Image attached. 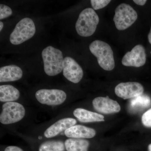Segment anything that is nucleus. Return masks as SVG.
<instances>
[{
  "label": "nucleus",
  "mask_w": 151,
  "mask_h": 151,
  "mask_svg": "<svg viewBox=\"0 0 151 151\" xmlns=\"http://www.w3.org/2000/svg\"><path fill=\"white\" fill-rule=\"evenodd\" d=\"M89 50L97 58L99 65L104 70L110 71L115 66L113 52L111 47L105 42L96 40L89 46Z\"/></svg>",
  "instance_id": "1"
},
{
  "label": "nucleus",
  "mask_w": 151,
  "mask_h": 151,
  "mask_svg": "<svg viewBox=\"0 0 151 151\" xmlns=\"http://www.w3.org/2000/svg\"><path fill=\"white\" fill-rule=\"evenodd\" d=\"M45 73L50 76H54L63 70L64 58L62 52L59 49L49 46L42 52Z\"/></svg>",
  "instance_id": "2"
},
{
  "label": "nucleus",
  "mask_w": 151,
  "mask_h": 151,
  "mask_svg": "<svg viewBox=\"0 0 151 151\" xmlns=\"http://www.w3.org/2000/svg\"><path fill=\"white\" fill-rule=\"evenodd\" d=\"M99 22V17L94 10L90 8L85 9L79 14L76 23V29L81 36H91L96 31Z\"/></svg>",
  "instance_id": "3"
},
{
  "label": "nucleus",
  "mask_w": 151,
  "mask_h": 151,
  "mask_svg": "<svg viewBox=\"0 0 151 151\" xmlns=\"http://www.w3.org/2000/svg\"><path fill=\"white\" fill-rule=\"evenodd\" d=\"M137 17V12L131 6L123 3L116 8L113 20L116 28L122 31L131 27Z\"/></svg>",
  "instance_id": "4"
},
{
  "label": "nucleus",
  "mask_w": 151,
  "mask_h": 151,
  "mask_svg": "<svg viewBox=\"0 0 151 151\" xmlns=\"http://www.w3.org/2000/svg\"><path fill=\"white\" fill-rule=\"evenodd\" d=\"M35 25L32 19L25 18L17 24L10 36V41L12 44L18 45L28 40L34 35Z\"/></svg>",
  "instance_id": "5"
},
{
  "label": "nucleus",
  "mask_w": 151,
  "mask_h": 151,
  "mask_svg": "<svg viewBox=\"0 0 151 151\" xmlns=\"http://www.w3.org/2000/svg\"><path fill=\"white\" fill-rule=\"evenodd\" d=\"M25 110L21 104L16 102H7L3 104L0 115V122L3 124H14L24 117Z\"/></svg>",
  "instance_id": "6"
},
{
  "label": "nucleus",
  "mask_w": 151,
  "mask_h": 151,
  "mask_svg": "<svg viewBox=\"0 0 151 151\" xmlns=\"http://www.w3.org/2000/svg\"><path fill=\"white\" fill-rule=\"evenodd\" d=\"M35 97L38 102L48 105H57L62 104L66 100V94L60 89H42L36 92Z\"/></svg>",
  "instance_id": "7"
},
{
  "label": "nucleus",
  "mask_w": 151,
  "mask_h": 151,
  "mask_svg": "<svg viewBox=\"0 0 151 151\" xmlns=\"http://www.w3.org/2000/svg\"><path fill=\"white\" fill-rule=\"evenodd\" d=\"M146 53L143 45H136L131 51L127 52L122 60V63L126 66L140 67L145 64Z\"/></svg>",
  "instance_id": "8"
},
{
  "label": "nucleus",
  "mask_w": 151,
  "mask_h": 151,
  "mask_svg": "<svg viewBox=\"0 0 151 151\" xmlns=\"http://www.w3.org/2000/svg\"><path fill=\"white\" fill-rule=\"evenodd\" d=\"M144 87L137 82L121 83L115 87V92L117 96L124 100L132 99L143 94Z\"/></svg>",
  "instance_id": "9"
},
{
  "label": "nucleus",
  "mask_w": 151,
  "mask_h": 151,
  "mask_svg": "<svg viewBox=\"0 0 151 151\" xmlns=\"http://www.w3.org/2000/svg\"><path fill=\"white\" fill-rule=\"evenodd\" d=\"M63 71L64 77L73 83H78L83 76L82 68L70 57H66L64 58Z\"/></svg>",
  "instance_id": "10"
},
{
  "label": "nucleus",
  "mask_w": 151,
  "mask_h": 151,
  "mask_svg": "<svg viewBox=\"0 0 151 151\" xmlns=\"http://www.w3.org/2000/svg\"><path fill=\"white\" fill-rule=\"evenodd\" d=\"M92 104L95 111L102 114H113L121 111L118 102L108 97H96L92 101Z\"/></svg>",
  "instance_id": "11"
},
{
  "label": "nucleus",
  "mask_w": 151,
  "mask_h": 151,
  "mask_svg": "<svg viewBox=\"0 0 151 151\" xmlns=\"http://www.w3.org/2000/svg\"><path fill=\"white\" fill-rule=\"evenodd\" d=\"M76 123V119L72 118L60 119L47 129L44 133L45 137L47 138L55 137L63 131H65L70 127L75 126Z\"/></svg>",
  "instance_id": "12"
},
{
  "label": "nucleus",
  "mask_w": 151,
  "mask_h": 151,
  "mask_svg": "<svg viewBox=\"0 0 151 151\" xmlns=\"http://www.w3.org/2000/svg\"><path fill=\"white\" fill-rule=\"evenodd\" d=\"M64 133L68 137L78 139H90L96 135V132L94 129L81 125L70 127L65 130Z\"/></svg>",
  "instance_id": "13"
},
{
  "label": "nucleus",
  "mask_w": 151,
  "mask_h": 151,
  "mask_svg": "<svg viewBox=\"0 0 151 151\" xmlns=\"http://www.w3.org/2000/svg\"><path fill=\"white\" fill-rule=\"evenodd\" d=\"M23 72L20 68L16 65L3 66L0 68V82L17 81L22 78Z\"/></svg>",
  "instance_id": "14"
},
{
  "label": "nucleus",
  "mask_w": 151,
  "mask_h": 151,
  "mask_svg": "<svg viewBox=\"0 0 151 151\" xmlns=\"http://www.w3.org/2000/svg\"><path fill=\"white\" fill-rule=\"evenodd\" d=\"M151 105L150 97L142 94L130 100L128 109L130 113H137L149 108Z\"/></svg>",
  "instance_id": "15"
},
{
  "label": "nucleus",
  "mask_w": 151,
  "mask_h": 151,
  "mask_svg": "<svg viewBox=\"0 0 151 151\" xmlns=\"http://www.w3.org/2000/svg\"><path fill=\"white\" fill-rule=\"evenodd\" d=\"M73 114L79 122L83 123L101 122L105 121L103 115L82 108L75 109Z\"/></svg>",
  "instance_id": "16"
},
{
  "label": "nucleus",
  "mask_w": 151,
  "mask_h": 151,
  "mask_svg": "<svg viewBox=\"0 0 151 151\" xmlns=\"http://www.w3.org/2000/svg\"><path fill=\"white\" fill-rule=\"evenodd\" d=\"M20 92L11 85L0 86V101L2 102H12L19 99Z\"/></svg>",
  "instance_id": "17"
},
{
  "label": "nucleus",
  "mask_w": 151,
  "mask_h": 151,
  "mask_svg": "<svg viewBox=\"0 0 151 151\" xmlns=\"http://www.w3.org/2000/svg\"><path fill=\"white\" fill-rule=\"evenodd\" d=\"M64 144L67 151H88L89 146V141L78 138L68 139Z\"/></svg>",
  "instance_id": "18"
},
{
  "label": "nucleus",
  "mask_w": 151,
  "mask_h": 151,
  "mask_svg": "<svg viewBox=\"0 0 151 151\" xmlns=\"http://www.w3.org/2000/svg\"><path fill=\"white\" fill-rule=\"evenodd\" d=\"M65 144L61 141H49L40 145L39 151H65Z\"/></svg>",
  "instance_id": "19"
},
{
  "label": "nucleus",
  "mask_w": 151,
  "mask_h": 151,
  "mask_svg": "<svg viewBox=\"0 0 151 151\" xmlns=\"http://www.w3.org/2000/svg\"><path fill=\"white\" fill-rule=\"evenodd\" d=\"M94 10H98L106 6L111 2L110 0H91L90 1Z\"/></svg>",
  "instance_id": "20"
},
{
  "label": "nucleus",
  "mask_w": 151,
  "mask_h": 151,
  "mask_svg": "<svg viewBox=\"0 0 151 151\" xmlns=\"http://www.w3.org/2000/svg\"><path fill=\"white\" fill-rule=\"evenodd\" d=\"M12 14V9L5 5H0V19L6 18Z\"/></svg>",
  "instance_id": "21"
},
{
  "label": "nucleus",
  "mask_w": 151,
  "mask_h": 151,
  "mask_svg": "<svg viewBox=\"0 0 151 151\" xmlns=\"http://www.w3.org/2000/svg\"><path fill=\"white\" fill-rule=\"evenodd\" d=\"M143 125L147 128H151V108L144 113L142 118Z\"/></svg>",
  "instance_id": "22"
},
{
  "label": "nucleus",
  "mask_w": 151,
  "mask_h": 151,
  "mask_svg": "<svg viewBox=\"0 0 151 151\" xmlns=\"http://www.w3.org/2000/svg\"><path fill=\"white\" fill-rule=\"evenodd\" d=\"M4 151H23L22 149L16 146H9L5 149Z\"/></svg>",
  "instance_id": "23"
},
{
  "label": "nucleus",
  "mask_w": 151,
  "mask_h": 151,
  "mask_svg": "<svg viewBox=\"0 0 151 151\" xmlns=\"http://www.w3.org/2000/svg\"><path fill=\"white\" fill-rule=\"evenodd\" d=\"M133 1L138 5L144 6L147 2L146 0H134Z\"/></svg>",
  "instance_id": "24"
},
{
  "label": "nucleus",
  "mask_w": 151,
  "mask_h": 151,
  "mask_svg": "<svg viewBox=\"0 0 151 151\" xmlns=\"http://www.w3.org/2000/svg\"><path fill=\"white\" fill-rule=\"evenodd\" d=\"M148 39L149 42L151 44V27L150 30V32H149L148 35Z\"/></svg>",
  "instance_id": "25"
},
{
  "label": "nucleus",
  "mask_w": 151,
  "mask_h": 151,
  "mask_svg": "<svg viewBox=\"0 0 151 151\" xmlns=\"http://www.w3.org/2000/svg\"><path fill=\"white\" fill-rule=\"evenodd\" d=\"M4 27V23L2 22H0V31H1Z\"/></svg>",
  "instance_id": "26"
},
{
  "label": "nucleus",
  "mask_w": 151,
  "mask_h": 151,
  "mask_svg": "<svg viewBox=\"0 0 151 151\" xmlns=\"http://www.w3.org/2000/svg\"><path fill=\"white\" fill-rule=\"evenodd\" d=\"M148 151H151V144L149 145L148 147Z\"/></svg>",
  "instance_id": "27"
},
{
  "label": "nucleus",
  "mask_w": 151,
  "mask_h": 151,
  "mask_svg": "<svg viewBox=\"0 0 151 151\" xmlns=\"http://www.w3.org/2000/svg\"><path fill=\"white\" fill-rule=\"evenodd\" d=\"M39 139H42V137H38Z\"/></svg>",
  "instance_id": "28"
}]
</instances>
